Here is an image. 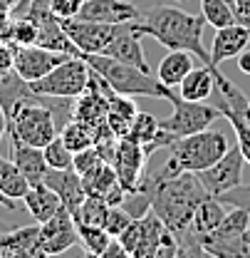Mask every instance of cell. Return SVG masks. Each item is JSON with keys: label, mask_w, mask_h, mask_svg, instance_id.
<instances>
[{"label": "cell", "mask_w": 250, "mask_h": 258, "mask_svg": "<svg viewBox=\"0 0 250 258\" xmlns=\"http://www.w3.org/2000/svg\"><path fill=\"white\" fill-rule=\"evenodd\" d=\"M60 137L72 152H82L87 147H94V129L79 119H74V117L60 129Z\"/></svg>", "instance_id": "83f0119b"}, {"label": "cell", "mask_w": 250, "mask_h": 258, "mask_svg": "<svg viewBox=\"0 0 250 258\" xmlns=\"http://www.w3.org/2000/svg\"><path fill=\"white\" fill-rule=\"evenodd\" d=\"M45 184L60 196L62 206L72 214V219H74V214L79 211L82 201L87 199L85 184H82V176H79L72 166H69V169H47V174H45Z\"/></svg>", "instance_id": "2e32d148"}, {"label": "cell", "mask_w": 250, "mask_h": 258, "mask_svg": "<svg viewBox=\"0 0 250 258\" xmlns=\"http://www.w3.org/2000/svg\"><path fill=\"white\" fill-rule=\"evenodd\" d=\"M141 189L151 196V211L176 236L191 228L196 206L208 196L196 174H179L174 179H161L156 174L144 176Z\"/></svg>", "instance_id": "7a4b0ae2"}, {"label": "cell", "mask_w": 250, "mask_h": 258, "mask_svg": "<svg viewBox=\"0 0 250 258\" xmlns=\"http://www.w3.org/2000/svg\"><path fill=\"white\" fill-rule=\"evenodd\" d=\"M102 258H129V253L124 251V246L119 243V238H112V241H109V246L104 248Z\"/></svg>", "instance_id": "ee69618b"}, {"label": "cell", "mask_w": 250, "mask_h": 258, "mask_svg": "<svg viewBox=\"0 0 250 258\" xmlns=\"http://www.w3.org/2000/svg\"><path fill=\"white\" fill-rule=\"evenodd\" d=\"M8 132L25 144L45 147L60 134V127L52 109L40 99V95H32L30 99H20L8 112Z\"/></svg>", "instance_id": "5b68a950"}, {"label": "cell", "mask_w": 250, "mask_h": 258, "mask_svg": "<svg viewBox=\"0 0 250 258\" xmlns=\"http://www.w3.org/2000/svg\"><path fill=\"white\" fill-rule=\"evenodd\" d=\"M82 184H85L87 196H102V199H104V194L117 184L114 166L107 164V161H102L99 166H94L92 171H87V174L82 176Z\"/></svg>", "instance_id": "4316f807"}, {"label": "cell", "mask_w": 250, "mask_h": 258, "mask_svg": "<svg viewBox=\"0 0 250 258\" xmlns=\"http://www.w3.org/2000/svg\"><path fill=\"white\" fill-rule=\"evenodd\" d=\"M230 149V142L223 132L216 129H203L188 137H179L169 147V161L156 176L161 179H174L179 174H198L216 161Z\"/></svg>", "instance_id": "3957f363"}, {"label": "cell", "mask_w": 250, "mask_h": 258, "mask_svg": "<svg viewBox=\"0 0 250 258\" xmlns=\"http://www.w3.org/2000/svg\"><path fill=\"white\" fill-rule=\"evenodd\" d=\"M220 117L230 122V127L235 132V144L240 147L245 161L250 164V124L245 122V117L243 114H235V112H220Z\"/></svg>", "instance_id": "d6a6232c"}, {"label": "cell", "mask_w": 250, "mask_h": 258, "mask_svg": "<svg viewBox=\"0 0 250 258\" xmlns=\"http://www.w3.org/2000/svg\"><path fill=\"white\" fill-rule=\"evenodd\" d=\"M13 45H35L37 42V25L35 20L25 15H13V35H10Z\"/></svg>", "instance_id": "836d02e7"}, {"label": "cell", "mask_w": 250, "mask_h": 258, "mask_svg": "<svg viewBox=\"0 0 250 258\" xmlns=\"http://www.w3.org/2000/svg\"><path fill=\"white\" fill-rule=\"evenodd\" d=\"M102 161L104 159L99 157L97 147H87V149H82V152H74V157H72V169H74L79 176H85L87 171H92L94 166H99Z\"/></svg>", "instance_id": "8d00e7d4"}, {"label": "cell", "mask_w": 250, "mask_h": 258, "mask_svg": "<svg viewBox=\"0 0 250 258\" xmlns=\"http://www.w3.org/2000/svg\"><path fill=\"white\" fill-rule=\"evenodd\" d=\"M82 3L85 0H50V10H52L55 18L64 20V18H74L79 13Z\"/></svg>", "instance_id": "f35d334b"}, {"label": "cell", "mask_w": 250, "mask_h": 258, "mask_svg": "<svg viewBox=\"0 0 250 258\" xmlns=\"http://www.w3.org/2000/svg\"><path fill=\"white\" fill-rule=\"evenodd\" d=\"M235 258H250V228H245L238 236V246H235Z\"/></svg>", "instance_id": "7bdbcfd3"}, {"label": "cell", "mask_w": 250, "mask_h": 258, "mask_svg": "<svg viewBox=\"0 0 250 258\" xmlns=\"http://www.w3.org/2000/svg\"><path fill=\"white\" fill-rule=\"evenodd\" d=\"M243 164H245V157H243L240 147L233 144L213 166L198 171L196 176L203 184L208 196H220V194L230 191V189L243 184Z\"/></svg>", "instance_id": "ba28073f"}, {"label": "cell", "mask_w": 250, "mask_h": 258, "mask_svg": "<svg viewBox=\"0 0 250 258\" xmlns=\"http://www.w3.org/2000/svg\"><path fill=\"white\" fill-rule=\"evenodd\" d=\"M79 243L77 224L67 209H60L50 221L40 224V238H37V258L40 256H60Z\"/></svg>", "instance_id": "30bf717a"}, {"label": "cell", "mask_w": 250, "mask_h": 258, "mask_svg": "<svg viewBox=\"0 0 250 258\" xmlns=\"http://www.w3.org/2000/svg\"><path fill=\"white\" fill-rule=\"evenodd\" d=\"M136 102L129 95H114L109 97V112H107V124L114 132V137H126L129 127H131V119L136 117Z\"/></svg>", "instance_id": "cb8c5ba5"}, {"label": "cell", "mask_w": 250, "mask_h": 258, "mask_svg": "<svg viewBox=\"0 0 250 258\" xmlns=\"http://www.w3.org/2000/svg\"><path fill=\"white\" fill-rule=\"evenodd\" d=\"M176 3H186V0H176Z\"/></svg>", "instance_id": "f5cc1de1"}, {"label": "cell", "mask_w": 250, "mask_h": 258, "mask_svg": "<svg viewBox=\"0 0 250 258\" xmlns=\"http://www.w3.org/2000/svg\"><path fill=\"white\" fill-rule=\"evenodd\" d=\"M8 228H13V226H10L5 219H3V216H0V231H8Z\"/></svg>", "instance_id": "681fc988"}, {"label": "cell", "mask_w": 250, "mask_h": 258, "mask_svg": "<svg viewBox=\"0 0 250 258\" xmlns=\"http://www.w3.org/2000/svg\"><path fill=\"white\" fill-rule=\"evenodd\" d=\"M218 199L223 204H228V206H240V209H248L250 211V186H245V184H240V186H235V189H230V191L220 194Z\"/></svg>", "instance_id": "74e56055"}, {"label": "cell", "mask_w": 250, "mask_h": 258, "mask_svg": "<svg viewBox=\"0 0 250 258\" xmlns=\"http://www.w3.org/2000/svg\"><path fill=\"white\" fill-rule=\"evenodd\" d=\"M62 30L67 32V37L72 40V45L79 52H102L109 40L114 37V32L119 25H107V23H94V20H85V18H64Z\"/></svg>", "instance_id": "4fadbf2b"}, {"label": "cell", "mask_w": 250, "mask_h": 258, "mask_svg": "<svg viewBox=\"0 0 250 258\" xmlns=\"http://www.w3.org/2000/svg\"><path fill=\"white\" fill-rule=\"evenodd\" d=\"M77 233H79V243L85 248L87 256L102 258L104 248L109 246L112 236L102 228V226H87V224H77Z\"/></svg>", "instance_id": "f1b7e54d"}, {"label": "cell", "mask_w": 250, "mask_h": 258, "mask_svg": "<svg viewBox=\"0 0 250 258\" xmlns=\"http://www.w3.org/2000/svg\"><path fill=\"white\" fill-rule=\"evenodd\" d=\"M146 159H149L146 149H144L136 139H131L129 134L122 137V139L117 142V154H114L112 166H114L117 181L126 189V194L139 191V189H141L144 169H146Z\"/></svg>", "instance_id": "8fae6325"}, {"label": "cell", "mask_w": 250, "mask_h": 258, "mask_svg": "<svg viewBox=\"0 0 250 258\" xmlns=\"http://www.w3.org/2000/svg\"><path fill=\"white\" fill-rule=\"evenodd\" d=\"M85 62L117 92L129 97H156V99H171L174 90L166 87L158 77H151V72H144L129 62H122L117 57L102 55V52H79Z\"/></svg>", "instance_id": "277c9868"}, {"label": "cell", "mask_w": 250, "mask_h": 258, "mask_svg": "<svg viewBox=\"0 0 250 258\" xmlns=\"http://www.w3.org/2000/svg\"><path fill=\"white\" fill-rule=\"evenodd\" d=\"M18 5H20V0H0V18H8V15H13Z\"/></svg>", "instance_id": "bcb514c9"}, {"label": "cell", "mask_w": 250, "mask_h": 258, "mask_svg": "<svg viewBox=\"0 0 250 258\" xmlns=\"http://www.w3.org/2000/svg\"><path fill=\"white\" fill-rule=\"evenodd\" d=\"M15 70V47L13 42H0V72Z\"/></svg>", "instance_id": "ab89813d"}, {"label": "cell", "mask_w": 250, "mask_h": 258, "mask_svg": "<svg viewBox=\"0 0 250 258\" xmlns=\"http://www.w3.org/2000/svg\"><path fill=\"white\" fill-rule=\"evenodd\" d=\"M23 204H25V209H28V214L32 216L35 224L50 221V219L62 209L60 196L52 191L45 181H42V184H32L30 189H28V194L23 196Z\"/></svg>", "instance_id": "ffe728a7"}, {"label": "cell", "mask_w": 250, "mask_h": 258, "mask_svg": "<svg viewBox=\"0 0 250 258\" xmlns=\"http://www.w3.org/2000/svg\"><path fill=\"white\" fill-rule=\"evenodd\" d=\"M206 25L208 23L203 15L198 18L193 13L171 8V5L151 8V10L141 13L139 20L131 23L134 32H139L141 37L149 35L169 50H186V52H193L203 64H211V52L203 45Z\"/></svg>", "instance_id": "6da1fadb"}, {"label": "cell", "mask_w": 250, "mask_h": 258, "mask_svg": "<svg viewBox=\"0 0 250 258\" xmlns=\"http://www.w3.org/2000/svg\"><path fill=\"white\" fill-rule=\"evenodd\" d=\"M28 189H30V181L18 169V164L13 159H5L0 154V191L5 194L8 199L18 201V199H23L28 194Z\"/></svg>", "instance_id": "484cf974"}, {"label": "cell", "mask_w": 250, "mask_h": 258, "mask_svg": "<svg viewBox=\"0 0 250 258\" xmlns=\"http://www.w3.org/2000/svg\"><path fill=\"white\" fill-rule=\"evenodd\" d=\"M42 152H45V161H47V166H50V169H69V166H72V157H74V152L64 144L60 134H57L50 144H45V147H42Z\"/></svg>", "instance_id": "1f68e13d"}, {"label": "cell", "mask_w": 250, "mask_h": 258, "mask_svg": "<svg viewBox=\"0 0 250 258\" xmlns=\"http://www.w3.org/2000/svg\"><path fill=\"white\" fill-rule=\"evenodd\" d=\"M129 3H139V0H129Z\"/></svg>", "instance_id": "816d5d0a"}, {"label": "cell", "mask_w": 250, "mask_h": 258, "mask_svg": "<svg viewBox=\"0 0 250 258\" xmlns=\"http://www.w3.org/2000/svg\"><path fill=\"white\" fill-rule=\"evenodd\" d=\"M5 132H8V114H5V109H3V104H0V139H3Z\"/></svg>", "instance_id": "c3c4849f"}, {"label": "cell", "mask_w": 250, "mask_h": 258, "mask_svg": "<svg viewBox=\"0 0 250 258\" xmlns=\"http://www.w3.org/2000/svg\"><path fill=\"white\" fill-rule=\"evenodd\" d=\"M134 219L126 214L122 206H109V211H107V219H104V224H102V228L112 236V238H117V236H122L126 231V226L131 224Z\"/></svg>", "instance_id": "d590c367"}, {"label": "cell", "mask_w": 250, "mask_h": 258, "mask_svg": "<svg viewBox=\"0 0 250 258\" xmlns=\"http://www.w3.org/2000/svg\"><path fill=\"white\" fill-rule=\"evenodd\" d=\"M124 196H126V189L122 186V184H119V181H117V184H114V186H112L109 191L104 194V201H107L109 206H122Z\"/></svg>", "instance_id": "b9f144b4"}, {"label": "cell", "mask_w": 250, "mask_h": 258, "mask_svg": "<svg viewBox=\"0 0 250 258\" xmlns=\"http://www.w3.org/2000/svg\"><path fill=\"white\" fill-rule=\"evenodd\" d=\"M166 233V226L158 219L154 211H149L141 219H134L131 224L126 226V231L119 238V243L124 246V251L129 253V258H154L156 246L161 241V236Z\"/></svg>", "instance_id": "9c48e42d"}, {"label": "cell", "mask_w": 250, "mask_h": 258, "mask_svg": "<svg viewBox=\"0 0 250 258\" xmlns=\"http://www.w3.org/2000/svg\"><path fill=\"white\" fill-rule=\"evenodd\" d=\"M90 75L92 67L85 62V57L72 55L64 62H60L52 72H47L42 80L30 82V90L35 95L45 97H64V99H77L90 87Z\"/></svg>", "instance_id": "8992f818"}, {"label": "cell", "mask_w": 250, "mask_h": 258, "mask_svg": "<svg viewBox=\"0 0 250 258\" xmlns=\"http://www.w3.org/2000/svg\"><path fill=\"white\" fill-rule=\"evenodd\" d=\"M0 206H5V209H10V211H15V209H18V201H13V199H8L5 194L0 191Z\"/></svg>", "instance_id": "7dc6e473"}, {"label": "cell", "mask_w": 250, "mask_h": 258, "mask_svg": "<svg viewBox=\"0 0 250 258\" xmlns=\"http://www.w3.org/2000/svg\"><path fill=\"white\" fill-rule=\"evenodd\" d=\"M122 209H124L131 219H141V216H146V214L151 211V196L144 191V189L126 194L124 201H122Z\"/></svg>", "instance_id": "e575fe53"}, {"label": "cell", "mask_w": 250, "mask_h": 258, "mask_svg": "<svg viewBox=\"0 0 250 258\" xmlns=\"http://www.w3.org/2000/svg\"><path fill=\"white\" fill-rule=\"evenodd\" d=\"M10 159L18 164V169L25 174V179L32 184H42L45 181V174H47V161H45V152L42 147H32L25 144L15 137H10Z\"/></svg>", "instance_id": "d6986e66"}, {"label": "cell", "mask_w": 250, "mask_h": 258, "mask_svg": "<svg viewBox=\"0 0 250 258\" xmlns=\"http://www.w3.org/2000/svg\"><path fill=\"white\" fill-rule=\"evenodd\" d=\"M109 204L102 196H87L79 206V211L74 214V224H87V226H102L107 219Z\"/></svg>", "instance_id": "4dcf8cb0"}, {"label": "cell", "mask_w": 250, "mask_h": 258, "mask_svg": "<svg viewBox=\"0 0 250 258\" xmlns=\"http://www.w3.org/2000/svg\"><path fill=\"white\" fill-rule=\"evenodd\" d=\"M77 18L107 23V25H122V23L139 20L141 10L136 8V3H129V0H85Z\"/></svg>", "instance_id": "5bb4252c"}, {"label": "cell", "mask_w": 250, "mask_h": 258, "mask_svg": "<svg viewBox=\"0 0 250 258\" xmlns=\"http://www.w3.org/2000/svg\"><path fill=\"white\" fill-rule=\"evenodd\" d=\"M40 224L0 231V258H37Z\"/></svg>", "instance_id": "ac0fdd59"}, {"label": "cell", "mask_w": 250, "mask_h": 258, "mask_svg": "<svg viewBox=\"0 0 250 258\" xmlns=\"http://www.w3.org/2000/svg\"><path fill=\"white\" fill-rule=\"evenodd\" d=\"M230 8L235 13V20L250 28V0H230Z\"/></svg>", "instance_id": "60d3db41"}, {"label": "cell", "mask_w": 250, "mask_h": 258, "mask_svg": "<svg viewBox=\"0 0 250 258\" xmlns=\"http://www.w3.org/2000/svg\"><path fill=\"white\" fill-rule=\"evenodd\" d=\"M15 47V72L25 80V82H37L42 80L47 72H52L60 62H64L67 52H55L47 50L42 45H13Z\"/></svg>", "instance_id": "7c38bea8"}, {"label": "cell", "mask_w": 250, "mask_h": 258, "mask_svg": "<svg viewBox=\"0 0 250 258\" xmlns=\"http://www.w3.org/2000/svg\"><path fill=\"white\" fill-rule=\"evenodd\" d=\"M245 47H250V28L240 25V23L218 28L213 42H211V50H208L211 52V67H218L225 60L238 57Z\"/></svg>", "instance_id": "e0dca14e"}, {"label": "cell", "mask_w": 250, "mask_h": 258, "mask_svg": "<svg viewBox=\"0 0 250 258\" xmlns=\"http://www.w3.org/2000/svg\"><path fill=\"white\" fill-rule=\"evenodd\" d=\"M201 13H203L206 23L211 28H216V30L238 23L235 20V13L230 8V0H201Z\"/></svg>", "instance_id": "f546056e"}, {"label": "cell", "mask_w": 250, "mask_h": 258, "mask_svg": "<svg viewBox=\"0 0 250 258\" xmlns=\"http://www.w3.org/2000/svg\"><path fill=\"white\" fill-rule=\"evenodd\" d=\"M216 90V80H213V67L203 64V67H193L179 85V95L191 102H206L211 99Z\"/></svg>", "instance_id": "44dd1931"}, {"label": "cell", "mask_w": 250, "mask_h": 258, "mask_svg": "<svg viewBox=\"0 0 250 258\" xmlns=\"http://www.w3.org/2000/svg\"><path fill=\"white\" fill-rule=\"evenodd\" d=\"M243 117H245V122L250 124V102H248V109H245V114H243Z\"/></svg>", "instance_id": "f907efd6"}, {"label": "cell", "mask_w": 250, "mask_h": 258, "mask_svg": "<svg viewBox=\"0 0 250 258\" xmlns=\"http://www.w3.org/2000/svg\"><path fill=\"white\" fill-rule=\"evenodd\" d=\"M169 102H171L174 112H171L169 119L161 122V129H166L174 139L196 134V132H203V129H208L220 117V109L216 104L191 102V99H184V97L176 95V92H174V97Z\"/></svg>", "instance_id": "52a82bcc"}, {"label": "cell", "mask_w": 250, "mask_h": 258, "mask_svg": "<svg viewBox=\"0 0 250 258\" xmlns=\"http://www.w3.org/2000/svg\"><path fill=\"white\" fill-rule=\"evenodd\" d=\"M235 62H238V70H240L243 75H250V47H245V50L235 57Z\"/></svg>", "instance_id": "f6af8a7d"}, {"label": "cell", "mask_w": 250, "mask_h": 258, "mask_svg": "<svg viewBox=\"0 0 250 258\" xmlns=\"http://www.w3.org/2000/svg\"><path fill=\"white\" fill-rule=\"evenodd\" d=\"M102 55H109V57H117L122 62H129L144 72H151V67L146 62V55H144V47H141V35L134 32L131 23H122L114 37L109 40V45L102 50Z\"/></svg>", "instance_id": "9a60e30c"}, {"label": "cell", "mask_w": 250, "mask_h": 258, "mask_svg": "<svg viewBox=\"0 0 250 258\" xmlns=\"http://www.w3.org/2000/svg\"><path fill=\"white\" fill-rule=\"evenodd\" d=\"M193 60H196L193 52H186V50H169V55L158 64L156 77L166 87L174 90V87L181 85V80L193 70Z\"/></svg>", "instance_id": "7402d4cb"}, {"label": "cell", "mask_w": 250, "mask_h": 258, "mask_svg": "<svg viewBox=\"0 0 250 258\" xmlns=\"http://www.w3.org/2000/svg\"><path fill=\"white\" fill-rule=\"evenodd\" d=\"M35 95L30 90V82H25L15 70L0 72V104L5 109V114L20 102V99H30Z\"/></svg>", "instance_id": "d4e9b609"}, {"label": "cell", "mask_w": 250, "mask_h": 258, "mask_svg": "<svg viewBox=\"0 0 250 258\" xmlns=\"http://www.w3.org/2000/svg\"><path fill=\"white\" fill-rule=\"evenodd\" d=\"M225 204L220 201L218 196H206L201 199V204L196 206L193 211V221H191V228L198 233V236H206V233H213L220 226L223 216H225Z\"/></svg>", "instance_id": "603a6c76"}]
</instances>
